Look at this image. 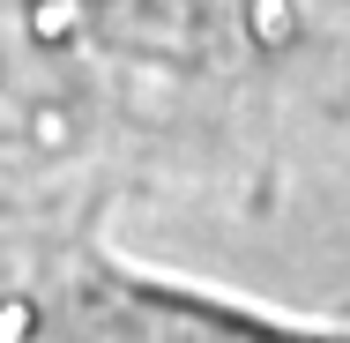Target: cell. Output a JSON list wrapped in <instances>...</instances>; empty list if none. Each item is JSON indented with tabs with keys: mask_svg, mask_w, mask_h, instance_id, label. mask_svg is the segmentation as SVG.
<instances>
[{
	"mask_svg": "<svg viewBox=\"0 0 350 343\" xmlns=\"http://www.w3.org/2000/svg\"><path fill=\"white\" fill-rule=\"evenodd\" d=\"M0 343H350V329L269 321L187 283H157L105 254H82L0 306Z\"/></svg>",
	"mask_w": 350,
	"mask_h": 343,
	"instance_id": "1",
	"label": "cell"
}]
</instances>
